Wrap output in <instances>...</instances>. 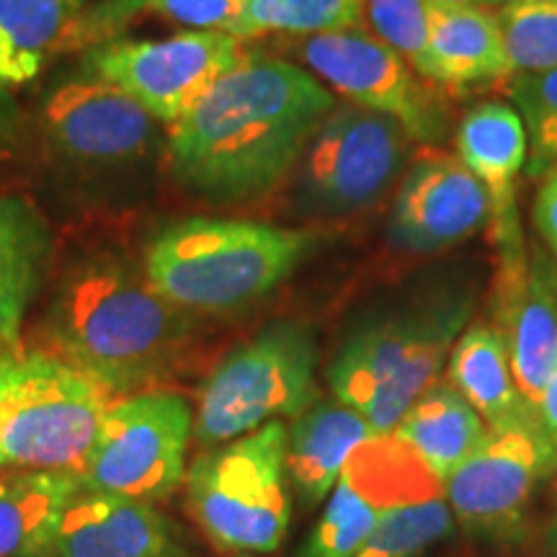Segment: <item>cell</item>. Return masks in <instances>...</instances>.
Wrapping results in <instances>:
<instances>
[{"label":"cell","instance_id":"6da1fadb","mask_svg":"<svg viewBox=\"0 0 557 557\" xmlns=\"http://www.w3.org/2000/svg\"><path fill=\"white\" fill-rule=\"evenodd\" d=\"M333 107L310 70L246 52L169 127L173 173L212 199L259 197L295 169Z\"/></svg>","mask_w":557,"mask_h":557},{"label":"cell","instance_id":"7a4b0ae2","mask_svg":"<svg viewBox=\"0 0 557 557\" xmlns=\"http://www.w3.org/2000/svg\"><path fill=\"white\" fill-rule=\"evenodd\" d=\"M47 338L60 359L107 393H129L165 377L184 341L181 310L120 256L73 263L47 310Z\"/></svg>","mask_w":557,"mask_h":557},{"label":"cell","instance_id":"3957f363","mask_svg":"<svg viewBox=\"0 0 557 557\" xmlns=\"http://www.w3.org/2000/svg\"><path fill=\"white\" fill-rule=\"evenodd\" d=\"M315 246L308 230L189 218L150 240L143 271L176 310L227 315L271 295Z\"/></svg>","mask_w":557,"mask_h":557},{"label":"cell","instance_id":"277c9868","mask_svg":"<svg viewBox=\"0 0 557 557\" xmlns=\"http://www.w3.org/2000/svg\"><path fill=\"white\" fill-rule=\"evenodd\" d=\"M468 318L470 295L447 287L359 325L329 367L336 400L364 416L374 434H393L447 367Z\"/></svg>","mask_w":557,"mask_h":557},{"label":"cell","instance_id":"5b68a950","mask_svg":"<svg viewBox=\"0 0 557 557\" xmlns=\"http://www.w3.org/2000/svg\"><path fill=\"white\" fill-rule=\"evenodd\" d=\"M287 426L269 421L205 451L186 470V504L222 553H276L287 537Z\"/></svg>","mask_w":557,"mask_h":557},{"label":"cell","instance_id":"8992f818","mask_svg":"<svg viewBox=\"0 0 557 557\" xmlns=\"http://www.w3.org/2000/svg\"><path fill=\"white\" fill-rule=\"evenodd\" d=\"M318 346L308 325L278 320L235 346L199 393L194 438L199 447L246 436L263 423L297 418L318 398Z\"/></svg>","mask_w":557,"mask_h":557},{"label":"cell","instance_id":"52a82bcc","mask_svg":"<svg viewBox=\"0 0 557 557\" xmlns=\"http://www.w3.org/2000/svg\"><path fill=\"white\" fill-rule=\"evenodd\" d=\"M109 410L107 389L47 351L16 354L0 413V470L78 478Z\"/></svg>","mask_w":557,"mask_h":557},{"label":"cell","instance_id":"ba28073f","mask_svg":"<svg viewBox=\"0 0 557 557\" xmlns=\"http://www.w3.org/2000/svg\"><path fill=\"white\" fill-rule=\"evenodd\" d=\"M191 406L176 393H139L109 406L78 483L88 491L158 504L186 475Z\"/></svg>","mask_w":557,"mask_h":557},{"label":"cell","instance_id":"9c48e42d","mask_svg":"<svg viewBox=\"0 0 557 557\" xmlns=\"http://www.w3.org/2000/svg\"><path fill=\"white\" fill-rule=\"evenodd\" d=\"M243 39L220 29H186L169 39L114 37L83 50V75L122 88L163 124H176L246 58Z\"/></svg>","mask_w":557,"mask_h":557},{"label":"cell","instance_id":"30bf717a","mask_svg":"<svg viewBox=\"0 0 557 557\" xmlns=\"http://www.w3.org/2000/svg\"><path fill=\"white\" fill-rule=\"evenodd\" d=\"M408 132L393 116L346 103L320 122L297 160L305 209L348 214L377 201L408 158Z\"/></svg>","mask_w":557,"mask_h":557},{"label":"cell","instance_id":"8fae6325","mask_svg":"<svg viewBox=\"0 0 557 557\" xmlns=\"http://www.w3.org/2000/svg\"><path fill=\"white\" fill-rule=\"evenodd\" d=\"M555 465L557 449L542 421L487 429L480 447L444 483L451 513L470 534L513 537Z\"/></svg>","mask_w":557,"mask_h":557},{"label":"cell","instance_id":"7c38bea8","mask_svg":"<svg viewBox=\"0 0 557 557\" xmlns=\"http://www.w3.org/2000/svg\"><path fill=\"white\" fill-rule=\"evenodd\" d=\"M299 58L333 94L393 116L410 139L434 143L444 135L447 122L438 103L413 78V67L372 32L351 26L310 34L299 41Z\"/></svg>","mask_w":557,"mask_h":557},{"label":"cell","instance_id":"4fadbf2b","mask_svg":"<svg viewBox=\"0 0 557 557\" xmlns=\"http://www.w3.org/2000/svg\"><path fill=\"white\" fill-rule=\"evenodd\" d=\"M496 331L521 395L540 406L557 367V259L545 246L498 248Z\"/></svg>","mask_w":557,"mask_h":557},{"label":"cell","instance_id":"5bb4252c","mask_svg":"<svg viewBox=\"0 0 557 557\" xmlns=\"http://www.w3.org/2000/svg\"><path fill=\"white\" fill-rule=\"evenodd\" d=\"M41 127L62 160L83 169H120L150 150L158 120L107 81H67L45 99Z\"/></svg>","mask_w":557,"mask_h":557},{"label":"cell","instance_id":"9a60e30c","mask_svg":"<svg viewBox=\"0 0 557 557\" xmlns=\"http://www.w3.org/2000/svg\"><path fill=\"white\" fill-rule=\"evenodd\" d=\"M485 184L455 152L431 150L416 158L395 194L387 238L406 253L429 256L459 246L491 225Z\"/></svg>","mask_w":557,"mask_h":557},{"label":"cell","instance_id":"2e32d148","mask_svg":"<svg viewBox=\"0 0 557 557\" xmlns=\"http://www.w3.org/2000/svg\"><path fill=\"white\" fill-rule=\"evenodd\" d=\"M47 557H186L178 534L145 500L78 483L62 508Z\"/></svg>","mask_w":557,"mask_h":557},{"label":"cell","instance_id":"e0dca14e","mask_svg":"<svg viewBox=\"0 0 557 557\" xmlns=\"http://www.w3.org/2000/svg\"><path fill=\"white\" fill-rule=\"evenodd\" d=\"M451 517L442 480L406 442L387 434L380 517L354 557H421L451 532Z\"/></svg>","mask_w":557,"mask_h":557},{"label":"cell","instance_id":"ac0fdd59","mask_svg":"<svg viewBox=\"0 0 557 557\" xmlns=\"http://www.w3.org/2000/svg\"><path fill=\"white\" fill-rule=\"evenodd\" d=\"M527 152L524 122L511 103L485 101L459 122L457 156L491 194L496 250L527 240L517 201V178L527 165Z\"/></svg>","mask_w":557,"mask_h":557},{"label":"cell","instance_id":"d6986e66","mask_svg":"<svg viewBox=\"0 0 557 557\" xmlns=\"http://www.w3.org/2000/svg\"><path fill=\"white\" fill-rule=\"evenodd\" d=\"M513 73L498 13L485 5H449L429 0V45L421 78L444 86L504 81Z\"/></svg>","mask_w":557,"mask_h":557},{"label":"cell","instance_id":"ffe728a7","mask_svg":"<svg viewBox=\"0 0 557 557\" xmlns=\"http://www.w3.org/2000/svg\"><path fill=\"white\" fill-rule=\"evenodd\" d=\"M372 436L367 418L344 403H315L292 421L284 465L305 508L329 496L354 449Z\"/></svg>","mask_w":557,"mask_h":557},{"label":"cell","instance_id":"44dd1931","mask_svg":"<svg viewBox=\"0 0 557 557\" xmlns=\"http://www.w3.org/2000/svg\"><path fill=\"white\" fill-rule=\"evenodd\" d=\"M387 434L367 438L348 457L323 517L295 557H354L380 517L385 485Z\"/></svg>","mask_w":557,"mask_h":557},{"label":"cell","instance_id":"7402d4cb","mask_svg":"<svg viewBox=\"0 0 557 557\" xmlns=\"http://www.w3.org/2000/svg\"><path fill=\"white\" fill-rule=\"evenodd\" d=\"M447 380L478 410L491 431L542 421L511 374L504 336L493 325H468L451 346Z\"/></svg>","mask_w":557,"mask_h":557},{"label":"cell","instance_id":"603a6c76","mask_svg":"<svg viewBox=\"0 0 557 557\" xmlns=\"http://www.w3.org/2000/svg\"><path fill=\"white\" fill-rule=\"evenodd\" d=\"M90 0H0V86L18 88L39 78L65 54L67 34Z\"/></svg>","mask_w":557,"mask_h":557},{"label":"cell","instance_id":"cb8c5ba5","mask_svg":"<svg viewBox=\"0 0 557 557\" xmlns=\"http://www.w3.org/2000/svg\"><path fill=\"white\" fill-rule=\"evenodd\" d=\"M393 434L406 442L442 483H447L451 472L480 447L487 426L449 380H436L408 408Z\"/></svg>","mask_w":557,"mask_h":557},{"label":"cell","instance_id":"d4e9b609","mask_svg":"<svg viewBox=\"0 0 557 557\" xmlns=\"http://www.w3.org/2000/svg\"><path fill=\"white\" fill-rule=\"evenodd\" d=\"M78 478L18 470L0 475V557H47L58 519Z\"/></svg>","mask_w":557,"mask_h":557},{"label":"cell","instance_id":"484cf974","mask_svg":"<svg viewBox=\"0 0 557 557\" xmlns=\"http://www.w3.org/2000/svg\"><path fill=\"white\" fill-rule=\"evenodd\" d=\"M47 250L50 235L39 214L21 197H0V351L16 346Z\"/></svg>","mask_w":557,"mask_h":557},{"label":"cell","instance_id":"4316f807","mask_svg":"<svg viewBox=\"0 0 557 557\" xmlns=\"http://www.w3.org/2000/svg\"><path fill=\"white\" fill-rule=\"evenodd\" d=\"M238 11L240 0H96L67 34L65 52H83L122 37L127 26L145 16L176 21L186 29L230 32Z\"/></svg>","mask_w":557,"mask_h":557},{"label":"cell","instance_id":"83f0119b","mask_svg":"<svg viewBox=\"0 0 557 557\" xmlns=\"http://www.w3.org/2000/svg\"><path fill=\"white\" fill-rule=\"evenodd\" d=\"M361 0H240L238 18L227 34L253 39L261 34H310L341 32L359 26Z\"/></svg>","mask_w":557,"mask_h":557},{"label":"cell","instance_id":"f1b7e54d","mask_svg":"<svg viewBox=\"0 0 557 557\" xmlns=\"http://www.w3.org/2000/svg\"><path fill=\"white\" fill-rule=\"evenodd\" d=\"M504 94L527 129V176H545L557 163V67L511 73Z\"/></svg>","mask_w":557,"mask_h":557},{"label":"cell","instance_id":"f546056e","mask_svg":"<svg viewBox=\"0 0 557 557\" xmlns=\"http://www.w3.org/2000/svg\"><path fill=\"white\" fill-rule=\"evenodd\" d=\"M498 24L513 73L557 67V0H506Z\"/></svg>","mask_w":557,"mask_h":557},{"label":"cell","instance_id":"4dcf8cb0","mask_svg":"<svg viewBox=\"0 0 557 557\" xmlns=\"http://www.w3.org/2000/svg\"><path fill=\"white\" fill-rule=\"evenodd\" d=\"M361 16L377 39L393 47L418 75L426 65L429 0H361Z\"/></svg>","mask_w":557,"mask_h":557},{"label":"cell","instance_id":"1f68e13d","mask_svg":"<svg viewBox=\"0 0 557 557\" xmlns=\"http://www.w3.org/2000/svg\"><path fill=\"white\" fill-rule=\"evenodd\" d=\"M532 220L542 246L557 259V163L542 176L540 191L534 197Z\"/></svg>","mask_w":557,"mask_h":557},{"label":"cell","instance_id":"d6a6232c","mask_svg":"<svg viewBox=\"0 0 557 557\" xmlns=\"http://www.w3.org/2000/svg\"><path fill=\"white\" fill-rule=\"evenodd\" d=\"M18 127V109L13 103V96L9 88L0 86V152H3L16 137Z\"/></svg>","mask_w":557,"mask_h":557},{"label":"cell","instance_id":"836d02e7","mask_svg":"<svg viewBox=\"0 0 557 557\" xmlns=\"http://www.w3.org/2000/svg\"><path fill=\"white\" fill-rule=\"evenodd\" d=\"M537 410H540V418H542V426H545L547 436L553 438V444L557 449V367H555L553 377H549V382H547L545 395H542Z\"/></svg>","mask_w":557,"mask_h":557},{"label":"cell","instance_id":"e575fe53","mask_svg":"<svg viewBox=\"0 0 557 557\" xmlns=\"http://www.w3.org/2000/svg\"><path fill=\"white\" fill-rule=\"evenodd\" d=\"M13 364H16V351H0V413H3V400L9 393V382L13 374Z\"/></svg>","mask_w":557,"mask_h":557},{"label":"cell","instance_id":"d590c367","mask_svg":"<svg viewBox=\"0 0 557 557\" xmlns=\"http://www.w3.org/2000/svg\"><path fill=\"white\" fill-rule=\"evenodd\" d=\"M431 3H449V5H504L506 0H431Z\"/></svg>","mask_w":557,"mask_h":557},{"label":"cell","instance_id":"8d00e7d4","mask_svg":"<svg viewBox=\"0 0 557 557\" xmlns=\"http://www.w3.org/2000/svg\"><path fill=\"white\" fill-rule=\"evenodd\" d=\"M549 547H553V555L557 557V519H555V527H553V534H549Z\"/></svg>","mask_w":557,"mask_h":557},{"label":"cell","instance_id":"74e56055","mask_svg":"<svg viewBox=\"0 0 557 557\" xmlns=\"http://www.w3.org/2000/svg\"><path fill=\"white\" fill-rule=\"evenodd\" d=\"M233 557H261V555H256V553H235Z\"/></svg>","mask_w":557,"mask_h":557}]
</instances>
